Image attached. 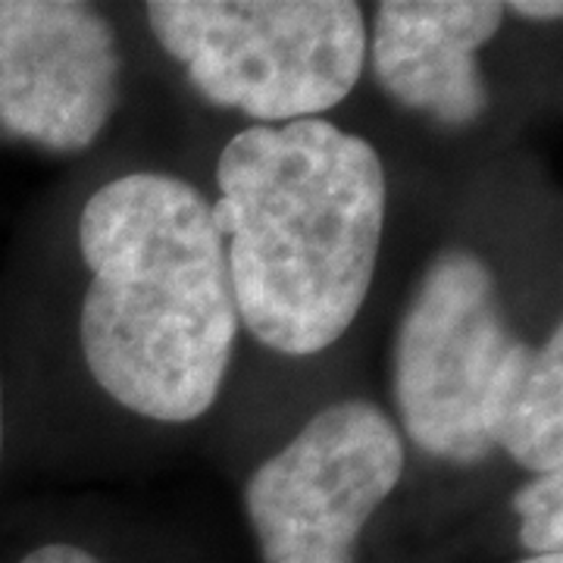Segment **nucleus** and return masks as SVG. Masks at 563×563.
<instances>
[{
  "label": "nucleus",
  "mask_w": 563,
  "mask_h": 563,
  "mask_svg": "<svg viewBox=\"0 0 563 563\" xmlns=\"http://www.w3.org/2000/svg\"><path fill=\"white\" fill-rule=\"evenodd\" d=\"M213 222L239 320L266 347L310 357L357 320L376 276L385 169L329 120L251 125L222 147Z\"/></svg>",
  "instance_id": "f257e3e1"
},
{
  "label": "nucleus",
  "mask_w": 563,
  "mask_h": 563,
  "mask_svg": "<svg viewBox=\"0 0 563 563\" xmlns=\"http://www.w3.org/2000/svg\"><path fill=\"white\" fill-rule=\"evenodd\" d=\"M79 247L91 269L79 335L95 383L147 420L203 417L239 335L213 207L176 176L129 173L88 198Z\"/></svg>",
  "instance_id": "f03ea898"
},
{
  "label": "nucleus",
  "mask_w": 563,
  "mask_h": 563,
  "mask_svg": "<svg viewBox=\"0 0 563 563\" xmlns=\"http://www.w3.org/2000/svg\"><path fill=\"white\" fill-rule=\"evenodd\" d=\"M147 25L201 98L261 122L317 120L366 60L363 10L347 0H154Z\"/></svg>",
  "instance_id": "7ed1b4c3"
},
{
  "label": "nucleus",
  "mask_w": 563,
  "mask_h": 563,
  "mask_svg": "<svg viewBox=\"0 0 563 563\" xmlns=\"http://www.w3.org/2000/svg\"><path fill=\"white\" fill-rule=\"evenodd\" d=\"M404 457L383 407H322L244 485L263 563H357L363 526L401 483Z\"/></svg>",
  "instance_id": "20e7f679"
},
{
  "label": "nucleus",
  "mask_w": 563,
  "mask_h": 563,
  "mask_svg": "<svg viewBox=\"0 0 563 563\" xmlns=\"http://www.w3.org/2000/svg\"><path fill=\"white\" fill-rule=\"evenodd\" d=\"M514 342L488 263L461 247L442 251L395 342V404L426 454L463 466L488 457L483 401Z\"/></svg>",
  "instance_id": "39448f33"
},
{
  "label": "nucleus",
  "mask_w": 563,
  "mask_h": 563,
  "mask_svg": "<svg viewBox=\"0 0 563 563\" xmlns=\"http://www.w3.org/2000/svg\"><path fill=\"white\" fill-rule=\"evenodd\" d=\"M122 57L101 10L0 0V125L47 151H85L120 103Z\"/></svg>",
  "instance_id": "423d86ee"
},
{
  "label": "nucleus",
  "mask_w": 563,
  "mask_h": 563,
  "mask_svg": "<svg viewBox=\"0 0 563 563\" xmlns=\"http://www.w3.org/2000/svg\"><path fill=\"white\" fill-rule=\"evenodd\" d=\"M495 0H385L373 25V69L395 101L463 129L488 107L479 51L498 35Z\"/></svg>",
  "instance_id": "0eeeda50"
},
{
  "label": "nucleus",
  "mask_w": 563,
  "mask_h": 563,
  "mask_svg": "<svg viewBox=\"0 0 563 563\" xmlns=\"http://www.w3.org/2000/svg\"><path fill=\"white\" fill-rule=\"evenodd\" d=\"M483 429L492 448L504 451L523 470L542 476L563 463V332L539 347L514 342L504 354L483 401Z\"/></svg>",
  "instance_id": "6e6552de"
},
{
  "label": "nucleus",
  "mask_w": 563,
  "mask_h": 563,
  "mask_svg": "<svg viewBox=\"0 0 563 563\" xmlns=\"http://www.w3.org/2000/svg\"><path fill=\"white\" fill-rule=\"evenodd\" d=\"M520 542L532 554H561L563 548V470L542 473L514 495Z\"/></svg>",
  "instance_id": "1a4fd4ad"
},
{
  "label": "nucleus",
  "mask_w": 563,
  "mask_h": 563,
  "mask_svg": "<svg viewBox=\"0 0 563 563\" xmlns=\"http://www.w3.org/2000/svg\"><path fill=\"white\" fill-rule=\"evenodd\" d=\"M20 563H103L98 561L95 554H88L79 544H66V542H51L35 548L32 554H25Z\"/></svg>",
  "instance_id": "9d476101"
},
{
  "label": "nucleus",
  "mask_w": 563,
  "mask_h": 563,
  "mask_svg": "<svg viewBox=\"0 0 563 563\" xmlns=\"http://www.w3.org/2000/svg\"><path fill=\"white\" fill-rule=\"evenodd\" d=\"M504 10H514L517 16L523 20H561L563 7L558 0H517V3H507Z\"/></svg>",
  "instance_id": "9b49d317"
},
{
  "label": "nucleus",
  "mask_w": 563,
  "mask_h": 563,
  "mask_svg": "<svg viewBox=\"0 0 563 563\" xmlns=\"http://www.w3.org/2000/svg\"><path fill=\"white\" fill-rule=\"evenodd\" d=\"M520 563H563L561 554H532V558H526Z\"/></svg>",
  "instance_id": "f8f14e48"
},
{
  "label": "nucleus",
  "mask_w": 563,
  "mask_h": 563,
  "mask_svg": "<svg viewBox=\"0 0 563 563\" xmlns=\"http://www.w3.org/2000/svg\"><path fill=\"white\" fill-rule=\"evenodd\" d=\"M0 451H3V388H0Z\"/></svg>",
  "instance_id": "ddd939ff"
}]
</instances>
